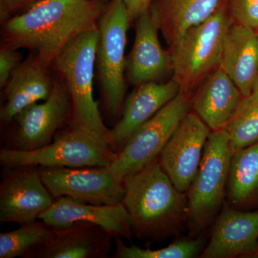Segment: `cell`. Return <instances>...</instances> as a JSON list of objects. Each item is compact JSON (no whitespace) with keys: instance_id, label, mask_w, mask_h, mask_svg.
<instances>
[{"instance_id":"6","label":"cell","mask_w":258,"mask_h":258,"mask_svg":"<svg viewBox=\"0 0 258 258\" xmlns=\"http://www.w3.org/2000/svg\"><path fill=\"white\" fill-rule=\"evenodd\" d=\"M117 157L106 137L101 134L71 126L56 136L46 147L33 151L3 148L0 164L5 169L37 166L41 168H80L109 166Z\"/></svg>"},{"instance_id":"10","label":"cell","mask_w":258,"mask_h":258,"mask_svg":"<svg viewBox=\"0 0 258 258\" xmlns=\"http://www.w3.org/2000/svg\"><path fill=\"white\" fill-rule=\"evenodd\" d=\"M211 132L195 112H189L161 152V167L179 191L187 192L192 184Z\"/></svg>"},{"instance_id":"29","label":"cell","mask_w":258,"mask_h":258,"mask_svg":"<svg viewBox=\"0 0 258 258\" xmlns=\"http://www.w3.org/2000/svg\"><path fill=\"white\" fill-rule=\"evenodd\" d=\"M153 0H123L131 21L137 20L150 9Z\"/></svg>"},{"instance_id":"17","label":"cell","mask_w":258,"mask_h":258,"mask_svg":"<svg viewBox=\"0 0 258 258\" xmlns=\"http://www.w3.org/2000/svg\"><path fill=\"white\" fill-rule=\"evenodd\" d=\"M113 237L106 229L93 224L53 229L50 238L26 257L105 258L111 250Z\"/></svg>"},{"instance_id":"30","label":"cell","mask_w":258,"mask_h":258,"mask_svg":"<svg viewBox=\"0 0 258 258\" xmlns=\"http://www.w3.org/2000/svg\"><path fill=\"white\" fill-rule=\"evenodd\" d=\"M247 258H258V247L253 252H252Z\"/></svg>"},{"instance_id":"4","label":"cell","mask_w":258,"mask_h":258,"mask_svg":"<svg viewBox=\"0 0 258 258\" xmlns=\"http://www.w3.org/2000/svg\"><path fill=\"white\" fill-rule=\"evenodd\" d=\"M99 41L98 25L66 45L54 60L71 101V126L93 131L106 137L110 129L102 119L93 97V79Z\"/></svg>"},{"instance_id":"12","label":"cell","mask_w":258,"mask_h":258,"mask_svg":"<svg viewBox=\"0 0 258 258\" xmlns=\"http://www.w3.org/2000/svg\"><path fill=\"white\" fill-rule=\"evenodd\" d=\"M71 115L68 88L62 80L54 81L52 93L46 100L28 106L15 117L14 147L10 149L33 151L46 147Z\"/></svg>"},{"instance_id":"26","label":"cell","mask_w":258,"mask_h":258,"mask_svg":"<svg viewBox=\"0 0 258 258\" xmlns=\"http://www.w3.org/2000/svg\"><path fill=\"white\" fill-rule=\"evenodd\" d=\"M233 23L258 31V0H227Z\"/></svg>"},{"instance_id":"8","label":"cell","mask_w":258,"mask_h":258,"mask_svg":"<svg viewBox=\"0 0 258 258\" xmlns=\"http://www.w3.org/2000/svg\"><path fill=\"white\" fill-rule=\"evenodd\" d=\"M191 93L179 92L152 118L139 127L108 166L123 180L159 158L171 136L191 107Z\"/></svg>"},{"instance_id":"11","label":"cell","mask_w":258,"mask_h":258,"mask_svg":"<svg viewBox=\"0 0 258 258\" xmlns=\"http://www.w3.org/2000/svg\"><path fill=\"white\" fill-rule=\"evenodd\" d=\"M0 185V222L23 225L38 220L55 201L37 166L10 169Z\"/></svg>"},{"instance_id":"23","label":"cell","mask_w":258,"mask_h":258,"mask_svg":"<svg viewBox=\"0 0 258 258\" xmlns=\"http://www.w3.org/2000/svg\"><path fill=\"white\" fill-rule=\"evenodd\" d=\"M53 229L41 221L21 225L18 230L0 234V258L25 257L45 243Z\"/></svg>"},{"instance_id":"22","label":"cell","mask_w":258,"mask_h":258,"mask_svg":"<svg viewBox=\"0 0 258 258\" xmlns=\"http://www.w3.org/2000/svg\"><path fill=\"white\" fill-rule=\"evenodd\" d=\"M227 198L235 210H258V142L234 152Z\"/></svg>"},{"instance_id":"2","label":"cell","mask_w":258,"mask_h":258,"mask_svg":"<svg viewBox=\"0 0 258 258\" xmlns=\"http://www.w3.org/2000/svg\"><path fill=\"white\" fill-rule=\"evenodd\" d=\"M122 205L139 240L160 241L179 235L187 225V192L175 187L159 158L123 179Z\"/></svg>"},{"instance_id":"18","label":"cell","mask_w":258,"mask_h":258,"mask_svg":"<svg viewBox=\"0 0 258 258\" xmlns=\"http://www.w3.org/2000/svg\"><path fill=\"white\" fill-rule=\"evenodd\" d=\"M49 68L33 54L15 70L4 88L5 103L0 111L3 123H10L24 109L50 96L54 81Z\"/></svg>"},{"instance_id":"21","label":"cell","mask_w":258,"mask_h":258,"mask_svg":"<svg viewBox=\"0 0 258 258\" xmlns=\"http://www.w3.org/2000/svg\"><path fill=\"white\" fill-rule=\"evenodd\" d=\"M221 0H158L150 8L162 36L172 48L189 29L203 23Z\"/></svg>"},{"instance_id":"14","label":"cell","mask_w":258,"mask_h":258,"mask_svg":"<svg viewBox=\"0 0 258 258\" xmlns=\"http://www.w3.org/2000/svg\"><path fill=\"white\" fill-rule=\"evenodd\" d=\"M258 247V210L242 211L226 205L215 220L202 258H247Z\"/></svg>"},{"instance_id":"24","label":"cell","mask_w":258,"mask_h":258,"mask_svg":"<svg viewBox=\"0 0 258 258\" xmlns=\"http://www.w3.org/2000/svg\"><path fill=\"white\" fill-rule=\"evenodd\" d=\"M225 128L230 135L234 152L258 142V91L242 97Z\"/></svg>"},{"instance_id":"1","label":"cell","mask_w":258,"mask_h":258,"mask_svg":"<svg viewBox=\"0 0 258 258\" xmlns=\"http://www.w3.org/2000/svg\"><path fill=\"white\" fill-rule=\"evenodd\" d=\"M106 8L102 0H39L3 22V45L34 51L50 66L66 45L98 25Z\"/></svg>"},{"instance_id":"15","label":"cell","mask_w":258,"mask_h":258,"mask_svg":"<svg viewBox=\"0 0 258 258\" xmlns=\"http://www.w3.org/2000/svg\"><path fill=\"white\" fill-rule=\"evenodd\" d=\"M38 220L57 230L88 223L101 226L111 232L113 237H124L131 240L133 236L130 217L122 204L91 205L63 197L55 199Z\"/></svg>"},{"instance_id":"27","label":"cell","mask_w":258,"mask_h":258,"mask_svg":"<svg viewBox=\"0 0 258 258\" xmlns=\"http://www.w3.org/2000/svg\"><path fill=\"white\" fill-rule=\"evenodd\" d=\"M22 55L18 50L2 46L0 50V86L4 88L15 69L22 63Z\"/></svg>"},{"instance_id":"32","label":"cell","mask_w":258,"mask_h":258,"mask_svg":"<svg viewBox=\"0 0 258 258\" xmlns=\"http://www.w3.org/2000/svg\"><path fill=\"white\" fill-rule=\"evenodd\" d=\"M257 32V34H258V31Z\"/></svg>"},{"instance_id":"31","label":"cell","mask_w":258,"mask_h":258,"mask_svg":"<svg viewBox=\"0 0 258 258\" xmlns=\"http://www.w3.org/2000/svg\"><path fill=\"white\" fill-rule=\"evenodd\" d=\"M253 91H258V76L257 79H256L255 83H254Z\"/></svg>"},{"instance_id":"7","label":"cell","mask_w":258,"mask_h":258,"mask_svg":"<svg viewBox=\"0 0 258 258\" xmlns=\"http://www.w3.org/2000/svg\"><path fill=\"white\" fill-rule=\"evenodd\" d=\"M123 0H112L98 23L96 62L103 103L112 116H120L126 92L125 57L130 24Z\"/></svg>"},{"instance_id":"13","label":"cell","mask_w":258,"mask_h":258,"mask_svg":"<svg viewBox=\"0 0 258 258\" xmlns=\"http://www.w3.org/2000/svg\"><path fill=\"white\" fill-rule=\"evenodd\" d=\"M180 92L179 83L151 81L137 86L125 98L120 119L106 139L115 152H119L134 132L152 118Z\"/></svg>"},{"instance_id":"16","label":"cell","mask_w":258,"mask_h":258,"mask_svg":"<svg viewBox=\"0 0 258 258\" xmlns=\"http://www.w3.org/2000/svg\"><path fill=\"white\" fill-rule=\"evenodd\" d=\"M133 47L126 57L125 78L131 84L157 81L172 71L170 51L161 46L150 9L137 19Z\"/></svg>"},{"instance_id":"25","label":"cell","mask_w":258,"mask_h":258,"mask_svg":"<svg viewBox=\"0 0 258 258\" xmlns=\"http://www.w3.org/2000/svg\"><path fill=\"white\" fill-rule=\"evenodd\" d=\"M115 258H194L200 257L205 247L203 236L197 238L182 239L163 248L143 249L137 246H127L120 237H115Z\"/></svg>"},{"instance_id":"20","label":"cell","mask_w":258,"mask_h":258,"mask_svg":"<svg viewBox=\"0 0 258 258\" xmlns=\"http://www.w3.org/2000/svg\"><path fill=\"white\" fill-rule=\"evenodd\" d=\"M220 67L233 81L242 96H249L258 76L257 31L232 22L224 39Z\"/></svg>"},{"instance_id":"19","label":"cell","mask_w":258,"mask_h":258,"mask_svg":"<svg viewBox=\"0 0 258 258\" xmlns=\"http://www.w3.org/2000/svg\"><path fill=\"white\" fill-rule=\"evenodd\" d=\"M242 97L230 76L219 67L200 85L191 107L211 131L220 130L230 123Z\"/></svg>"},{"instance_id":"9","label":"cell","mask_w":258,"mask_h":258,"mask_svg":"<svg viewBox=\"0 0 258 258\" xmlns=\"http://www.w3.org/2000/svg\"><path fill=\"white\" fill-rule=\"evenodd\" d=\"M44 184L53 198H69L98 205L121 204L125 189L108 166L39 168Z\"/></svg>"},{"instance_id":"5","label":"cell","mask_w":258,"mask_h":258,"mask_svg":"<svg viewBox=\"0 0 258 258\" xmlns=\"http://www.w3.org/2000/svg\"><path fill=\"white\" fill-rule=\"evenodd\" d=\"M232 22L227 0H221L208 20L189 29L170 49L172 79L180 92L191 93L220 67L224 39Z\"/></svg>"},{"instance_id":"28","label":"cell","mask_w":258,"mask_h":258,"mask_svg":"<svg viewBox=\"0 0 258 258\" xmlns=\"http://www.w3.org/2000/svg\"><path fill=\"white\" fill-rule=\"evenodd\" d=\"M39 0H0V18L5 22L14 13L28 8Z\"/></svg>"},{"instance_id":"3","label":"cell","mask_w":258,"mask_h":258,"mask_svg":"<svg viewBox=\"0 0 258 258\" xmlns=\"http://www.w3.org/2000/svg\"><path fill=\"white\" fill-rule=\"evenodd\" d=\"M234 152L226 128L212 131L198 173L187 191L189 237L200 235L216 220L227 198Z\"/></svg>"}]
</instances>
